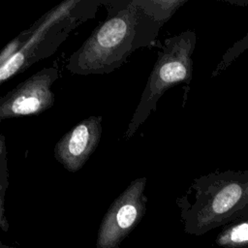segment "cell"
<instances>
[{
    "mask_svg": "<svg viewBox=\"0 0 248 248\" xmlns=\"http://www.w3.org/2000/svg\"><path fill=\"white\" fill-rule=\"evenodd\" d=\"M108 16L69 58L67 69L77 75L108 74L119 68L138 48L150 46L164 23L140 0L104 1Z\"/></svg>",
    "mask_w": 248,
    "mask_h": 248,
    "instance_id": "6da1fadb",
    "label": "cell"
},
{
    "mask_svg": "<svg viewBox=\"0 0 248 248\" xmlns=\"http://www.w3.org/2000/svg\"><path fill=\"white\" fill-rule=\"evenodd\" d=\"M104 1H66L45 14L9 43L0 54V83L51 55L80 23L94 17Z\"/></svg>",
    "mask_w": 248,
    "mask_h": 248,
    "instance_id": "7a4b0ae2",
    "label": "cell"
},
{
    "mask_svg": "<svg viewBox=\"0 0 248 248\" xmlns=\"http://www.w3.org/2000/svg\"><path fill=\"white\" fill-rule=\"evenodd\" d=\"M195 35L185 31L165 40L149 75L140 103L128 124L124 140H130L147 119L161 96L178 83H189L192 78V51Z\"/></svg>",
    "mask_w": 248,
    "mask_h": 248,
    "instance_id": "3957f363",
    "label": "cell"
},
{
    "mask_svg": "<svg viewBox=\"0 0 248 248\" xmlns=\"http://www.w3.org/2000/svg\"><path fill=\"white\" fill-rule=\"evenodd\" d=\"M145 185L146 177H138L113 201L100 225L97 248H118L140 223L146 210Z\"/></svg>",
    "mask_w": 248,
    "mask_h": 248,
    "instance_id": "277c9868",
    "label": "cell"
},
{
    "mask_svg": "<svg viewBox=\"0 0 248 248\" xmlns=\"http://www.w3.org/2000/svg\"><path fill=\"white\" fill-rule=\"evenodd\" d=\"M55 67L42 69L0 99V120L40 114L54 105L50 87L58 78Z\"/></svg>",
    "mask_w": 248,
    "mask_h": 248,
    "instance_id": "5b68a950",
    "label": "cell"
},
{
    "mask_svg": "<svg viewBox=\"0 0 248 248\" xmlns=\"http://www.w3.org/2000/svg\"><path fill=\"white\" fill-rule=\"evenodd\" d=\"M102 116L91 115L69 130L54 145L55 159L70 172L79 170L96 150L102 136Z\"/></svg>",
    "mask_w": 248,
    "mask_h": 248,
    "instance_id": "8992f818",
    "label": "cell"
},
{
    "mask_svg": "<svg viewBox=\"0 0 248 248\" xmlns=\"http://www.w3.org/2000/svg\"><path fill=\"white\" fill-rule=\"evenodd\" d=\"M216 243L223 248H248V221L225 229L219 233Z\"/></svg>",
    "mask_w": 248,
    "mask_h": 248,
    "instance_id": "52a82bcc",
    "label": "cell"
},
{
    "mask_svg": "<svg viewBox=\"0 0 248 248\" xmlns=\"http://www.w3.org/2000/svg\"><path fill=\"white\" fill-rule=\"evenodd\" d=\"M0 225L3 231H7L9 228L8 221L5 218V207H4V198L6 194V189L9 185V171L7 163V151L5 145V137L0 136Z\"/></svg>",
    "mask_w": 248,
    "mask_h": 248,
    "instance_id": "ba28073f",
    "label": "cell"
},
{
    "mask_svg": "<svg viewBox=\"0 0 248 248\" xmlns=\"http://www.w3.org/2000/svg\"><path fill=\"white\" fill-rule=\"evenodd\" d=\"M1 248H11V247H8V246H5V245H1Z\"/></svg>",
    "mask_w": 248,
    "mask_h": 248,
    "instance_id": "9c48e42d",
    "label": "cell"
}]
</instances>
